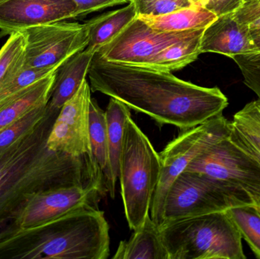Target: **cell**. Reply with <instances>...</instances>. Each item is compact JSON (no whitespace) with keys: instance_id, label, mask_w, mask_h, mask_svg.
<instances>
[{"instance_id":"cell-1","label":"cell","mask_w":260,"mask_h":259,"mask_svg":"<svg viewBox=\"0 0 260 259\" xmlns=\"http://www.w3.org/2000/svg\"><path fill=\"white\" fill-rule=\"evenodd\" d=\"M88 77L93 91L123 102L160 126L172 125L181 131L222 114L229 105L218 87L199 86L171 71L105 60L97 53Z\"/></svg>"},{"instance_id":"cell-2","label":"cell","mask_w":260,"mask_h":259,"mask_svg":"<svg viewBox=\"0 0 260 259\" xmlns=\"http://www.w3.org/2000/svg\"><path fill=\"white\" fill-rule=\"evenodd\" d=\"M59 111L47 105L36 127L0 152V242L19 230L18 219L36 193L79 187H96L105 195L91 158L73 157L47 147Z\"/></svg>"},{"instance_id":"cell-3","label":"cell","mask_w":260,"mask_h":259,"mask_svg":"<svg viewBox=\"0 0 260 259\" xmlns=\"http://www.w3.org/2000/svg\"><path fill=\"white\" fill-rule=\"evenodd\" d=\"M109 225L99 208L69 213L0 242V259H107Z\"/></svg>"},{"instance_id":"cell-4","label":"cell","mask_w":260,"mask_h":259,"mask_svg":"<svg viewBox=\"0 0 260 259\" xmlns=\"http://www.w3.org/2000/svg\"><path fill=\"white\" fill-rule=\"evenodd\" d=\"M159 228L169 259L247 258L227 211L165 222Z\"/></svg>"},{"instance_id":"cell-5","label":"cell","mask_w":260,"mask_h":259,"mask_svg":"<svg viewBox=\"0 0 260 259\" xmlns=\"http://www.w3.org/2000/svg\"><path fill=\"white\" fill-rule=\"evenodd\" d=\"M160 173V155L129 117L125 124L119 179L125 216L133 231L150 214Z\"/></svg>"},{"instance_id":"cell-6","label":"cell","mask_w":260,"mask_h":259,"mask_svg":"<svg viewBox=\"0 0 260 259\" xmlns=\"http://www.w3.org/2000/svg\"><path fill=\"white\" fill-rule=\"evenodd\" d=\"M256 203L244 190L198 172L183 171L165 197L163 223Z\"/></svg>"},{"instance_id":"cell-7","label":"cell","mask_w":260,"mask_h":259,"mask_svg":"<svg viewBox=\"0 0 260 259\" xmlns=\"http://www.w3.org/2000/svg\"><path fill=\"white\" fill-rule=\"evenodd\" d=\"M232 125L222 114L191 129L181 131L159 154L160 173L150 207V216L160 227L163 224L165 197L176 178L199 155L230 135Z\"/></svg>"},{"instance_id":"cell-8","label":"cell","mask_w":260,"mask_h":259,"mask_svg":"<svg viewBox=\"0 0 260 259\" xmlns=\"http://www.w3.org/2000/svg\"><path fill=\"white\" fill-rule=\"evenodd\" d=\"M21 31L25 33L26 46L20 68L59 67L89 42L86 25L78 22L59 21Z\"/></svg>"},{"instance_id":"cell-9","label":"cell","mask_w":260,"mask_h":259,"mask_svg":"<svg viewBox=\"0 0 260 259\" xmlns=\"http://www.w3.org/2000/svg\"><path fill=\"white\" fill-rule=\"evenodd\" d=\"M186 171L198 172L232 184L260 201V165L229 137L199 155Z\"/></svg>"},{"instance_id":"cell-10","label":"cell","mask_w":260,"mask_h":259,"mask_svg":"<svg viewBox=\"0 0 260 259\" xmlns=\"http://www.w3.org/2000/svg\"><path fill=\"white\" fill-rule=\"evenodd\" d=\"M205 29L160 31L151 28L137 16L96 53L111 62L143 65L167 47L200 34Z\"/></svg>"},{"instance_id":"cell-11","label":"cell","mask_w":260,"mask_h":259,"mask_svg":"<svg viewBox=\"0 0 260 259\" xmlns=\"http://www.w3.org/2000/svg\"><path fill=\"white\" fill-rule=\"evenodd\" d=\"M91 87L85 79L77 92L64 103L55 120L47 139V147L50 150L73 157L91 158Z\"/></svg>"},{"instance_id":"cell-12","label":"cell","mask_w":260,"mask_h":259,"mask_svg":"<svg viewBox=\"0 0 260 259\" xmlns=\"http://www.w3.org/2000/svg\"><path fill=\"white\" fill-rule=\"evenodd\" d=\"M102 197L96 187H63L40 192L32 196L23 209L18 228H34L78 210L99 208Z\"/></svg>"},{"instance_id":"cell-13","label":"cell","mask_w":260,"mask_h":259,"mask_svg":"<svg viewBox=\"0 0 260 259\" xmlns=\"http://www.w3.org/2000/svg\"><path fill=\"white\" fill-rule=\"evenodd\" d=\"M76 18L73 0H0V36Z\"/></svg>"},{"instance_id":"cell-14","label":"cell","mask_w":260,"mask_h":259,"mask_svg":"<svg viewBox=\"0 0 260 259\" xmlns=\"http://www.w3.org/2000/svg\"><path fill=\"white\" fill-rule=\"evenodd\" d=\"M202 53H215L228 57L259 54L247 24L239 22L232 14L218 16L208 26L201 38Z\"/></svg>"},{"instance_id":"cell-15","label":"cell","mask_w":260,"mask_h":259,"mask_svg":"<svg viewBox=\"0 0 260 259\" xmlns=\"http://www.w3.org/2000/svg\"><path fill=\"white\" fill-rule=\"evenodd\" d=\"M97 50L86 47L75 53L62 62L56 69L54 82L47 105L53 109H60L87 79L88 69Z\"/></svg>"},{"instance_id":"cell-16","label":"cell","mask_w":260,"mask_h":259,"mask_svg":"<svg viewBox=\"0 0 260 259\" xmlns=\"http://www.w3.org/2000/svg\"><path fill=\"white\" fill-rule=\"evenodd\" d=\"M89 120L90 145L93 164L107 193L114 199L116 182L111 171L106 117L105 111L92 98L90 103Z\"/></svg>"},{"instance_id":"cell-17","label":"cell","mask_w":260,"mask_h":259,"mask_svg":"<svg viewBox=\"0 0 260 259\" xmlns=\"http://www.w3.org/2000/svg\"><path fill=\"white\" fill-rule=\"evenodd\" d=\"M114 259H169L160 228L148 215L129 240L121 241Z\"/></svg>"},{"instance_id":"cell-18","label":"cell","mask_w":260,"mask_h":259,"mask_svg":"<svg viewBox=\"0 0 260 259\" xmlns=\"http://www.w3.org/2000/svg\"><path fill=\"white\" fill-rule=\"evenodd\" d=\"M56 71L0 103V129L33 108L48 103Z\"/></svg>"},{"instance_id":"cell-19","label":"cell","mask_w":260,"mask_h":259,"mask_svg":"<svg viewBox=\"0 0 260 259\" xmlns=\"http://www.w3.org/2000/svg\"><path fill=\"white\" fill-rule=\"evenodd\" d=\"M138 17L151 28L167 32L205 29L218 18L211 11L196 5L165 15H139Z\"/></svg>"},{"instance_id":"cell-20","label":"cell","mask_w":260,"mask_h":259,"mask_svg":"<svg viewBox=\"0 0 260 259\" xmlns=\"http://www.w3.org/2000/svg\"><path fill=\"white\" fill-rule=\"evenodd\" d=\"M137 7L130 2L124 7L98 15L85 23L88 29L89 42L87 47L99 50L136 19Z\"/></svg>"},{"instance_id":"cell-21","label":"cell","mask_w":260,"mask_h":259,"mask_svg":"<svg viewBox=\"0 0 260 259\" xmlns=\"http://www.w3.org/2000/svg\"><path fill=\"white\" fill-rule=\"evenodd\" d=\"M105 117L111 171L114 181L117 182L120 176L125 124L126 120L131 117L130 108L123 102L111 97L105 111Z\"/></svg>"},{"instance_id":"cell-22","label":"cell","mask_w":260,"mask_h":259,"mask_svg":"<svg viewBox=\"0 0 260 259\" xmlns=\"http://www.w3.org/2000/svg\"><path fill=\"white\" fill-rule=\"evenodd\" d=\"M203 33L167 47L143 66L168 71L184 68L197 60L201 54L200 44Z\"/></svg>"},{"instance_id":"cell-23","label":"cell","mask_w":260,"mask_h":259,"mask_svg":"<svg viewBox=\"0 0 260 259\" xmlns=\"http://www.w3.org/2000/svg\"><path fill=\"white\" fill-rule=\"evenodd\" d=\"M256 258L260 259V208L256 203L240 205L227 210Z\"/></svg>"},{"instance_id":"cell-24","label":"cell","mask_w":260,"mask_h":259,"mask_svg":"<svg viewBox=\"0 0 260 259\" xmlns=\"http://www.w3.org/2000/svg\"><path fill=\"white\" fill-rule=\"evenodd\" d=\"M47 104L40 105L0 129V152L31 132L46 115Z\"/></svg>"},{"instance_id":"cell-25","label":"cell","mask_w":260,"mask_h":259,"mask_svg":"<svg viewBox=\"0 0 260 259\" xmlns=\"http://www.w3.org/2000/svg\"><path fill=\"white\" fill-rule=\"evenodd\" d=\"M58 68H20L14 71L0 84V103L40 79L54 72Z\"/></svg>"},{"instance_id":"cell-26","label":"cell","mask_w":260,"mask_h":259,"mask_svg":"<svg viewBox=\"0 0 260 259\" xmlns=\"http://www.w3.org/2000/svg\"><path fill=\"white\" fill-rule=\"evenodd\" d=\"M26 46L24 31L10 34L6 44L0 50V84L9 75L20 69L19 61L22 57Z\"/></svg>"},{"instance_id":"cell-27","label":"cell","mask_w":260,"mask_h":259,"mask_svg":"<svg viewBox=\"0 0 260 259\" xmlns=\"http://www.w3.org/2000/svg\"><path fill=\"white\" fill-rule=\"evenodd\" d=\"M232 126L260 141V99L247 103L237 112Z\"/></svg>"},{"instance_id":"cell-28","label":"cell","mask_w":260,"mask_h":259,"mask_svg":"<svg viewBox=\"0 0 260 259\" xmlns=\"http://www.w3.org/2000/svg\"><path fill=\"white\" fill-rule=\"evenodd\" d=\"M232 59L242 73L244 84L260 99V54L235 56Z\"/></svg>"},{"instance_id":"cell-29","label":"cell","mask_w":260,"mask_h":259,"mask_svg":"<svg viewBox=\"0 0 260 259\" xmlns=\"http://www.w3.org/2000/svg\"><path fill=\"white\" fill-rule=\"evenodd\" d=\"M138 15H161L191 6L190 0H133ZM132 1V2H133Z\"/></svg>"},{"instance_id":"cell-30","label":"cell","mask_w":260,"mask_h":259,"mask_svg":"<svg viewBox=\"0 0 260 259\" xmlns=\"http://www.w3.org/2000/svg\"><path fill=\"white\" fill-rule=\"evenodd\" d=\"M232 125V123H231ZM229 139L253 158L260 165V141L232 126Z\"/></svg>"},{"instance_id":"cell-31","label":"cell","mask_w":260,"mask_h":259,"mask_svg":"<svg viewBox=\"0 0 260 259\" xmlns=\"http://www.w3.org/2000/svg\"><path fill=\"white\" fill-rule=\"evenodd\" d=\"M190 3L211 11L218 17L236 12L244 6V0H190Z\"/></svg>"},{"instance_id":"cell-32","label":"cell","mask_w":260,"mask_h":259,"mask_svg":"<svg viewBox=\"0 0 260 259\" xmlns=\"http://www.w3.org/2000/svg\"><path fill=\"white\" fill-rule=\"evenodd\" d=\"M77 6L79 17H85L93 12L110 7L128 4L133 0H73Z\"/></svg>"},{"instance_id":"cell-33","label":"cell","mask_w":260,"mask_h":259,"mask_svg":"<svg viewBox=\"0 0 260 259\" xmlns=\"http://www.w3.org/2000/svg\"><path fill=\"white\" fill-rule=\"evenodd\" d=\"M234 18L243 24H249L260 18V0L244 5L241 9L232 13Z\"/></svg>"},{"instance_id":"cell-34","label":"cell","mask_w":260,"mask_h":259,"mask_svg":"<svg viewBox=\"0 0 260 259\" xmlns=\"http://www.w3.org/2000/svg\"><path fill=\"white\" fill-rule=\"evenodd\" d=\"M250 33H251L252 39L260 54V27L250 29Z\"/></svg>"},{"instance_id":"cell-35","label":"cell","mask_w":260,"mask_h":259,"mask_svg":"<svg viewBox=\"0 0 260 259\" xmlns=\"http://www.w3.org/2000/svg\"><path fill=\"white\" fill-rule=\"evenodd\" d=\"M250 1H252V0H244V4H246V3H249V2Z\"/></svg>"},{"instance_id":"cell-36","label":"cell","mask_w":260,"mask_h":259,"mask_svg":"<svg viewBox=\"0 0 260 259\" xmlns=\"http://www.w3.org/2000/svg\"><path fill=\"white\" fill-rule=\"evenodd\" d=\"M256 204H257V205H259V207L260 208V201H259V202H258L257 203H256Z\"/></svg>"},{"instance_id":"cell-37","label":"cell","mask_w":260,"mask_h":259,"mask_svg":"<svg viewBox=\"0 0 260 259\" xmlns=\"http://www.w3.org/2000/svg\"><path fill=\"white\" fill-rule=\"evenodd\" d=\"M252 1H255V0H252Z\"/></svg>"}]
</instances>
